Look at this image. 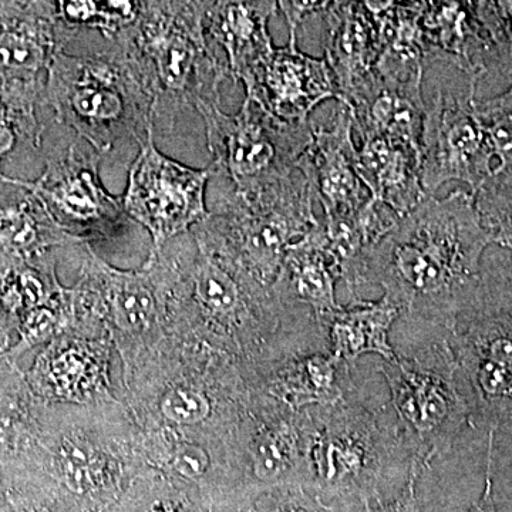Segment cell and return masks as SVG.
<instances>
[{
    "label": "cell",
    "instance_id": "1",
    "mask_svg": "<svg viewBox=\"0 0 512 512\" xmlns=\"http://www.w3.org/2000/svg\"><path fill=\"white\" fill-rule=\"evenodd\" d=\"M493 247L471 191L426 195L416 210L360 259L346 288L376 285L402 316L450 330Z\"/></svg>",
    "mask_w": 512,
    "mask_h": 512
},
{
    "label": "cell",
    "instance_id": "2",
    "mask_svg": "<svg viewBox=\"0 0 512 512\" xmlns=\"http://www.w3.org/2000/svg\"><path fill=\"white\" fill-rule=\"evenodd\" d=\"M42 104L104 156L123 140L138 146L156 133V101L126 45L103 39L86 55L57 52Z\"/></svg>",
    "mask_w": 512,
    "mask_h": 512
},
{
    "label": "cell",
    "instance_id": "3",
    "mask_svg": "<svg viewBox=\"0 0 512 512\" xmlns=\"http://www.w3.org/2000/svg\"><path fill=\"white\" fill-rule=\"evenodd\" d=\"M402 339L392 345V362H383L379 373L386 382L397 420L419 448L424 460H440L456 446L466 427L477 424L473 400L448 329L412 316H400Z\"/></svg>",
    "mask_w": 512,
    "mask_h": 512
},
{
    "label": "cell",
    "instance_id": "4",
    "mask_svg": "<svg viewBox=\"0 0 512 512\" xmlns=\"http://www.w3.org/2000/svg\"><path fill=\"white\" fill-rule=\"evenodd\" d=\"M316 434L309 483L325 491L365 490L389 481L409 483L424 457L392 404L363 392L356 382L338 403L313 407Z\"/></svg>",
    "mask_w": 512,
    "mask_h": 512
},
{
    "label": "cell",
    "instance_id": "5",
    "mask_svg": "<svg viewBox=\"0 0 512 512\" xmlns=\"http://www.w3.org/2000/svg\"><path fill=\"white\" fill-rule=\"evenodd\" d=\"M208 2H143L137 22L117 37L143 73L156 101V121L173 128L188 107L221 104L229 77L205 33Z\"/></svg>",
    "mask_w": 512,
    "mask_h": 512
},
{
    "label": "cell",
    "instance_id": "6",
    "mask_svg": "<svg viewBox=\"0 0 512 512\" xmlns=\"http://www.w3.org/2000/svg\"><path fill=\"white\" fill-rule=\"evenodd\" d=\"M481 429L512 430V255L485 252L477 285L448 330Z\"/></svg>",
    "mask_w": 512,
    "mask_h": 512
},
{
    "label": "cell",
    "instance_id": "7",
    "mask_svg": "<svg viewBox=\"0 0 512 512\" xmlns=\"http://www.w3.org/2000/svg\"><path fill=\"white\" fill-rule=\"evenodd\" d=\"M217 175V174H214ZM222 187L202 227L227 249L256 281L271 288L286 252L319 224L316 198L299 171L258 190Z\"/></svg>",
    "mask_w": 512,
    "mask_h": 512
},
{
    "label": "cell",
    "instance_id": "8",
    "mask_svg": "<svg viewBox=\"0 0 512 512\" xmlns=\"http://www.w3.org/2000/svg\"><path fill=\"white\" fill-rule=\"evenodd\" d=\"M197 111L214 160L212 174L238 192L258 190L298 171L299 157L312 140V123H285L251 99L237 114L224 113L221 104H204Z\"/></svg>",
    "mask_w": 512,
    "mask_h": 512
},
{
    "label": "cell",
    "instance_id": "9",
    "mask_svg": "<svg viewBox=\"0 0 512 512\" xmlns=\"http://www.w3.org/2000/svg\"><path fill=\"white\" fill-rule=\"evenodd\" d=\"M478 86L437 90L426 104L420 140V180L426 195H436L451 181L476 194L493 177L495 158L476 113Z\"/></svg>",
    "mask_w": 512,
    "mask_h": 512
},
{
    "label": "cell",
    "instance_id": "10",
    "mask_svg": "<svg viewBox=\"0 0 512 512\" xmlns=\"http://www.w3.org/2000/svg\"><path fill=\"white\" fill-rule=\"evenodd\" d=\"M210 180L211 168L197 170L161 153L154 143V133L141 144L121 200L128 220L150 232L151 254L208 217L205 191Z\"/></svg>",
    "mask_w": 512,
    "mask_h": 512
},
{
    "label": "cell",
    "instance_id": "11",
    "mask_svg": "<svg viewBox=\"0 0 512 512\" xmlns=\"http://www.w3.org/2000/svg\"><path fill=\"white\" fill-rule=\"evenodd\" d=\"M101 154L73 144L66 156L49 158L45 173L35 181L19 178L35 192L66 234L87 242L110 239L127 224L123 200L101 184Z\"/></svg>",
    "mask_w": 512,
    "mask_h": 512
},
{
    "label": "cell",
    "instance_id": "12",
    "mask_svg": "<svg viewBox=\"0 0 512 512\" xmlns=\"http://www.w3.org/2000/svg\"><path fill=\"white\" fill-rule=\"evenodd\" d=\"M73 39L55 2H0V86L42 103L53 59Z\"/></svg>",
    "mask_w": 512,
    "mask_h": 512
},
{
    "label": "cell",
    "instance_id": "13",
    "mask_svg": "<svg viewBox=\"0 0 512 512\" xmlns=\"http://www.w3.org/2000/svg\"><path fill=\"white\" fill-rule=\"evenodd\" d=\"M356 154L352 114L348 106L339 103L329 127L313 126L311 143L296 164L322 205L326 220L353 217L370 200L357 174Z\"/></svg>",
    "mask_w": 512,
    "mask_h": 512
},
{
    "label": "cell",
    "instance_id": "14",
    "mask_svg": "<svg viewBox=\"0 0 512 512\" xmlns=\"http://www.w3.org/2000/svg\"><path fill=\"white\" fill-rule=\"evenodd\" d=\"M254 100L275 119L308 124L323 101L339 100L338 86L325 57H313L298 47H275L245 86Z\"/></svg>",
    "mask_w": 512,
    "mask_h": 512
},
{
    "label": "cell",
    "instance_id": "15",
    "mask_svg": "<svg viewBox=\"0 0 512 512\" xmlns=\"http://www.w3.org/2000/svg\"><path fill=\"white\" fill-rule=\"evenodd\" d=\"M106 338H76L64 332L36 357L28 384L37 397L50 402L90 403L109 387Z\"/></svg>",
    "mask_w": 512,
    "mask_h": 512
},
{
    "label": "cell",
    "instance_id": "16",
    "mask_svg": "<svg viewBox=\"0 0 512 512\" xmlns=\"http://www.w3.org/2000/svg\"><path fill=\"white\" fill-rule=\"evenodd\" d=\"M247 444L248 467L262 484L309 483V458L316 434L315 409L279 403L265 410Z\"/></svg>",
    "mask_w": 512,
    "mask_h": 512
},
{
    "label": "cell",
    "instance_id": "17",
    "mask_svg": "<svg viewBox=\"0 0 512 512\" xmlns=\"http://www.w3.org/2000/svg\"><path fill=\"white\" fill-rule=\"evenodd\" d=\"M348 106L360 140L382 137L420 153L426 103L423 83L399 82L376 72L352 96Z\"/></svg>",
    "mask_w": 512,
    "mask_h": 512
},
{
    "label": "cell",
    "instance_id": "18",
    "mask_svg": "<svg viewBox=\"0 0 512 512\" xmlns=\"http://www.w3.org/2000/svg\"><path fill=\"white\" fill-rule=\"evenodd\" d=\"M278 10L274 0L208 2L205 33L211 45L224 50L225 66L234 82L247 86L274 52L268 25Z\"/></svg>",
    "mask_w": 512,
    "mask_h": 512
},
{
    "label": "cell",
    "instance_id": "19",
    "mask_svg": "<svg viewBox=\"0 0 512 512\" xmlns=\"http://www.w3.org/2000/svg\"><path fill=\"white\" fill-rule=\"evenodd\" d=\"M342 279V266L320 220L286 252L271 291L285 308L308 309L318 319L342 308L336 299V285Z\"/></svg>",
    "mask_w": 512,
    "mask_h": 512
},
{
    "label": "cell",
    "instance_id": "20",
    "mask_svg": "<svg viewBox=\"0 0 512 512\" xmlns=\"http://www.w3.org/2000/svg\"><path fill=\"white\" fill-rule=\"evenodd\" d=\"M322 15L325 59L338 86V101H345L375 73L380 56L376 22L365 2H330Z\"/></svg>",
    "mask_w": 512,
    "mask_h": 512
},
{
    "label": "cell",
    "instance_id": "21",
    "mask_svg": "<svg viewBox=\"0 0 512 512\" xmlns=\"http://www.w3.org/2000/svg\"><path fill=\"white\" fill-rule=\"evenodd\" d=\"M28 460L42 463L56 483L77 500L80 498L92 512L109 505L119 488L120 477L111 458L80 437L49 440L39 434Z\"/></svg>",
    "mask_w": 512,
    "mask_h": 512
},
{
    "label": "cell",
    "instance_id": "22",
    "mask_svg": "<svg viewBox=\"0 0 512 512\" xmlns=\"http://www.w3.org/2000/svg\"><path fill=\"white\" fill-rule=\"evenodd\" d=\"M420 26L431 60L451 64L478 84L484 77V39L474 2H421Z\"/></svg>",
    "mask_w": 512,
    "mask_h": 512
},
{
    "label": "cell",
    "instance_id": "23",
    "mask_svg": "<svg viewBox=\"0 0 512 512\" xmlns=\"http://www.w3.org/2000/svg\"><path fill=\"white\" fill-rule=\"evenodd\" d=\"M87 242L66 234L45 204L20 183L0 171V254L16 258L50 254V249Z\"/></svg>",
    "mask_w": 512,
    "mask_h": 512
},
{
    "label": "cell",
    "instance_id": "24",
    "mask_svg": "<svg viewBox=\"0 0 512 512\" xmlns=\"http://www.w3.org/2000/svg\"><path fill=\"white\" fill-rule=\"evenodd\" d=\"M356 170L373 200L406 217L426 197L420 180V153L382 137L362 138Z\"/></svg>",
    "mask_w": 512,
    "mask_h": 512
},
{
    "label": "cell",
    "instance_id": "25",
    "mask_svg": "<svg viewBox=\"0 0 512 512\" xmlns=\"http://www.w3.org/2000/svg\"><path fill=\"white\" fill-rule=\"evenodd\" d=\"M402 316L399 306L382 296L379 301L355 299L349 306L318 318L328 332L330 353L352 365L360 356L379 355L392 362L396 353L390 343V330Z\"/></svg>",
    "mask_w": 512,
    "mask_h": 512
},
{
    "label": "cell",
    "instance_id": "26",
    "mask_svg": "<svg viewBox=\"0 0 512 512\" xmlns=\"http://www.w3.org/2000/svg\"><path fill=\"white\" fill-rule=\"evenodd\" d=\"M271 396L295 410L338 403L355 383L352 365L330 350H315L286 359L271 382Z\"/></svg>",
    "mask_w": 512,
    "mask_h": 512
},
{
    "label": "cell",
    "instance_id": "27",
    "mask_svg": "<svg viewBox=\"0 0 512 512\" xmlns=\"http://www.w3.org/2000/svg\"><path fill=\"white\" fill-rule=\"evenodd\" d=\"M379 35L375 72L399 82L423 83L427 50L420 26L421 2H365Z\"/></svg>",
    "mask_w": 512,
    "mask_h": 512
},
{
    "label": "cell",
    "instance_id": "28",
    "mask_svg": "<svg viewBox=\"0 0 512 512\" xmlns=\"http://www.w3.org/2000/svg\"><path fill=\"white\" fill-rule=\"evenodd\" d=\"M62 291L52 255L16 258L0 254V353L9 349L25 316Z\"/></svg>",
    "mask_w": 512,
    "mask_h": 512
},
{
    "label": "cell",
    "instance_id": "29",
    "mask_svg": "<svg viewBox=\"0 0 512 512\" xmlns=\"http://www.w3.org/2000/svg\"><path fill=\"white\" fill-rule=\"evenodd\" d=\"M28 384L16 365L0 373V467L13 470L36 447L37 423Z\"/></svg>",
    "mask_w": 512,
    "mask_h": 512
},
{
    "label": "cell",
    "instance_id": "30",
    "mask_svg": "<svg viewBox=\"0 0 512 512\" xmlns=\"http://www.w3.org/2000/svg\"><path fill=\"white\" fill-rule=\"evenodd\" d=\"M56 15L64 29L79 35L80 30H99L106 40L117 39L137 22L143 2H93L60 0L55 2Z\"/></svg>",
    "mask_w": 512,
    "mask_h": 512
},
{
    "label": "cell",
    "instance_id": "31",
    "mask_svg": "<svg viewBox=\"0 0 512 512\" xmlns=\"http://www.w3.org/2000/svg\"><path fill=\"white\" fill-rule=\"evenodd\" d=\"M474 10H476L484 39L483 82L487 79L500 80L510 87L512 84V0L474 2Z\"/></svg>",
    "mask_w": 512,
    "mask_h": 512
},
{
    "label": "cell",
    "instance_id": "32",
    "mask_svg": "<svg viewBox=\"0 0 512 512\" xmlns=\"http://www.w3.org/2000/svg\"><path fill=\"white\" fill-rule=\"evenodd\" d=\"M72 326V289L63 288L53 301L25 316L18 329V343L6 352L0 353V360L9 365H16V360L23 353L42 343L52 342L57 336L72 329Z\"/></svg>",
    "mask_w": 512,
    "mask_h": 512
},
{
    "label": "cell",
    "instance_id": "33",
    "mask_svg": "<svg viewBox=\"0 0 512 512\" xmlns=\"http://www.w3.org/2000/svg\"><path fill=\"white\" fill-rule=\"evenodd\" d=\"M474 198L491 244L512 255V174H494L478 188Z\"/></svg>",
    "mask_w": 512,
    "mask_h": 512
},
{
    "label": "cell",
    "instance_id": "34",
    "mask_svg": "<svg viewBox=\"0 0 512 512\" xmlns=\"http://www.w3.org/2000/svg\"><path fill=\"white\" fill-rule=\"evenodd\" d=\"M37 106L40 101L0 86V163L20 141L32 147L42 143L43 126L37 120Z\"/></svg>",
    "mask_w": 512,
    "mask_h": 512
},
{
    "label": "cell",
    "instance_id": "35",
    "mask_svg": "<svg viewBox=\"0 0 512 512\" xmlns=\"http://www.w3.org/2000/svg\"><path fill=\"white\" fill-rule=\"evenodd\" d=\"M476 113L493 150L494 174H512V84L497 96L477 100Z\"/></svg>",
    "mask_w": 512,
    "mask_h": 512
},
{
    "label": "cell",
    "instance_id": "36",
    "mask_svg": "<svg viewBox=\"0 0 512 512\" xmlns=\"http://www.w3.org/2000/svg\"><path fill=\"white\" fill-rule=\"evenodd\" d=\"M160 410L171 423L192 426L211 416L212 404L207 394L195 387L175 386L164 394Z\"/></svg>",
    "mask_w": 512,
    "mask_h": 512
},
{
    "label": "cell",
    "instance_id": "37",
    "mask_svg": "<svg viewBox=\"0 0 512 512\" xmlns=\"http://www.w3.org/2000/svg\"><path fill=\"white\" fill-rule=\"evenodd\" d=\"M171 466L188 480H201L210 470L211 461L204 448L192 443H180L175 447Z\"/></svg>",
    "mask_w": 512,
    "mask_h": 512
},
{
    "label": "cell",
    "instance_id": "38",
    "mask_svg": "<svg viewBox=\"0 0 512 512\" xmlns=\"http://www.w3.org/2000/svg\"><path fill=\"white\" fill-rule=\"evenodd\" d=\"M330 2H308V0H293V2H278V9L284 13L289 28L288 46L298 47V28L312 15H322L329 8Z\"/></svg>",
    "mask_w": 512,
    "mask_h": 512
},
{
    "label": "cell",
    "instance_id": "39",
    "mask_svg": "<svg viewBox=\"0 0 512 512\" xmlns=\"http://www.w3.org/2000/svg\"><path fill=\"white\" fill-rule=\"evenodd\" d=\"M146 512H188V510L180 501L158 498V500L148 505Z\"/></svg>",
    "mask_w": 512,
    "mask_h": 512
},
{
    "label": "cell",
    "instance_id": "40",
    "mask_svg": "<svg viewBox=\"0 0 512 512\" xmlns=\"http://www.w3.org/2000/svg\"><path fill=\"white\" fill-rule=\"evenodd\" d=\"M5 505H8V500H6L5 487H3L2 467H0V507H5Z\"/></svg>",
    "mask_w": 512,
    "mask_h": 512
},
{
    "label": "cell",
    "instance_id": "41",
    "mask_svg": "<svg viewBox=\"0 0 512 512\" xmlns=\"http://www.w3.org/2000/svg\"><path fill=\"white\" fill-rule=\"evenodd\" d=\"M282 512H311L308 508L302 507V505L289 504L286 505Z\"/></svg>",
    "mask_w": 512,
    "mask_h": 512
},
{
    "label": "cell",
    "instance_id": "42",
    "mask_svg": "<svg viewBox=\"0 0 512 512\" xmlns=\"http://www.w3.org/2000/svg\"><path fill=\"white\" fill-rule=\"evenodd\" d=\"M0 512H10L9 504L5 505V507H0Z\"/></svg>",
    "mask_w": 512,
    "mask_h": 512
}]
</instances>
